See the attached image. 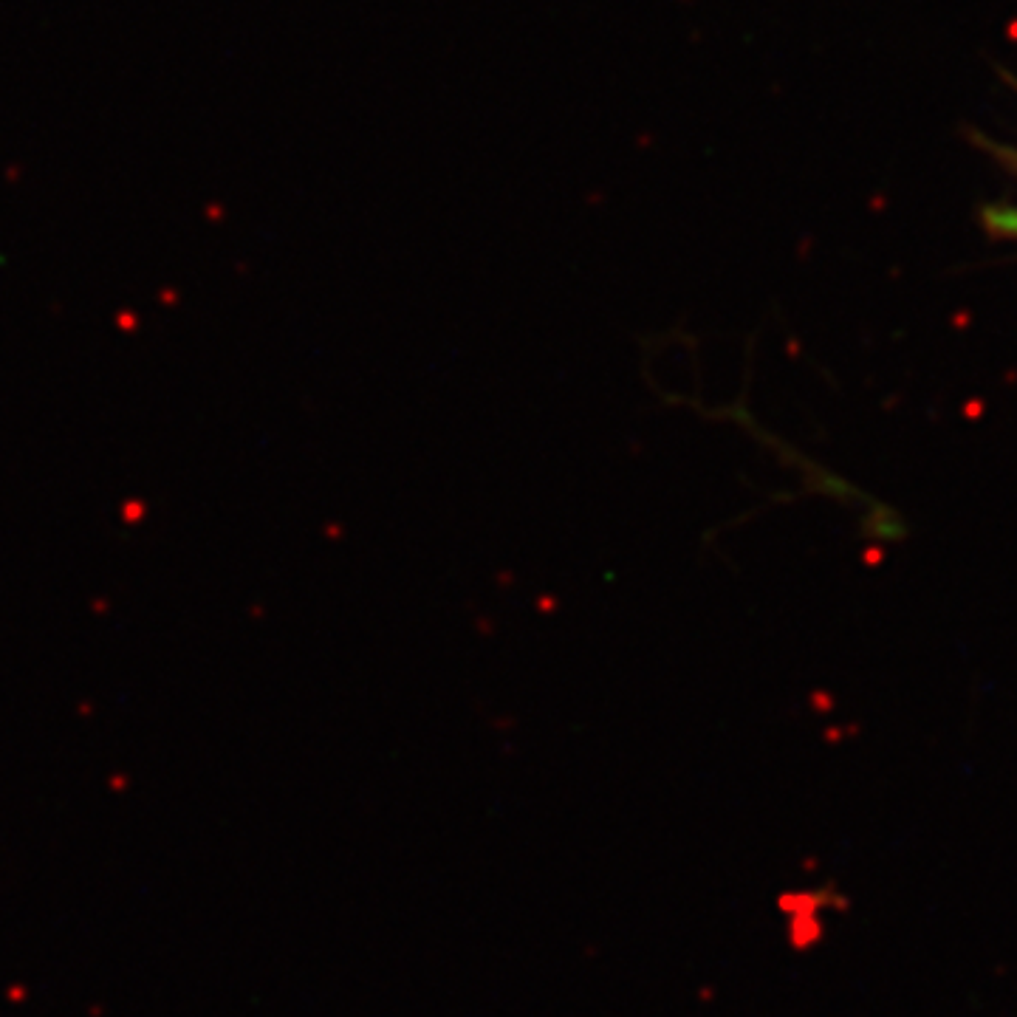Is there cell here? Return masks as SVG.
Listing matches in <instances>:
<instances>
[{"instance_id": "6da1fadb", "label": "cell", "mask_w": 1017, "mask_h": 1017, "mask_svg": "<svg viewBox=\"0 0 1017 1017\" xmlns=\"http://www.w3.org/2000/svg\"><path fill=\"white\" fill-rule=\"evenodd\" d=\"M986 226L998 235L1017 238V207H992L986 212Z\"/></svg>"}]
</instances>
